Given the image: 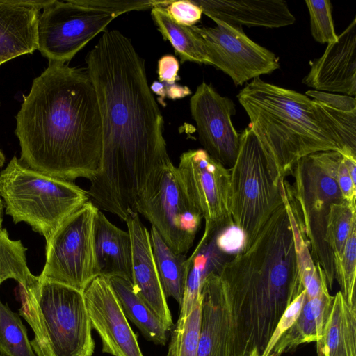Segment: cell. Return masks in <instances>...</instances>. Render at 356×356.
Listing matches in <instances>:
<instances>
[{
  "mask_svg": "<svg viewBox=\"0 0 356 356\" xmlns=\"http://www.w3.org/2000/svg\"><path fill=\"white\" fill-rule=\"evenodd\" d=\"M94 248L98 277L132 281V245L129 233L115 226L99 210L95 221Z\"/></svg>",
  "mask_w": 356,
  "mask_h": 356,
  "instance_id": "obj_20",
  "label": "cell"
},
{
  "mask_svg": "<svg viewBox=\"0 0 356 356\" xmlns=\"http://www.w3.org/2000/svg\"><path fill=\"white\" fill-rule=\"evenodd\" d=\"M334 296L325 288L317 297L306 299L292 326L280 337L269 356H280L300 344L318 341L327 320Z\"/></svg>",
  "mask_w": 356,
  "mask_h": 356,
  "instance_id": "obj_21",
  "label": "cell"
},
{
  "mask_svg": "<svg viewBox=\"0 0 356 356\" xmlns=\"http://www.w3.org/2000/svg\"><path fill=\"white\" fill-rule=\"evenodd\" d=\"M83 296L92 328L100 337L102 352L113 356H143L137 335L107 280L95 278Z\"/></svg>",
  "mask_w": 356,
  "mask_h": 356,
  "instance_id": "obj_15",
  "label": "cell"
},
{
  "mask_svg": "<svg viewBox=\"0 0 356 356\" xmlns=\"http://www.w3.org/2000/svg\"><path fill=\"white\" fill-rule=\"evenodd\" d=\"M302 83L314 90L356 95V17L327 44L325 52L311 63Z\"/></svg>",
  "mask_w": 356,
  "mask_h": 356,
  "instance_id": "obj_16",
  "label": "cell"
},
{
  "mask_svg": "<svg viewBox=\"0 0 356 356\" xmlns=\"http://www.w3.org/2000/svg\"><path fill=\"white\" fill-rule=\"evenodd\" d=\"M355 227L356 202L343 200L332 204L327 218L325 239L332 252L334 263L340 259L346 243Z\"/></svg>",
  "mask_w": 356,
  "mask_h": 356,
  "instance_id": "obj_27",
  "label": "cell"
},
{
  "mask_svg": "<svg viewBox=\"0 0 356 356\" xmlns=\"http://www.w3.org/2000/svg\"><path fill=\"white\" fill-rule=\"evenodd\" d=\"M342 159L337 151L328 150L308 154L295 164L290 186L298 209L307 241L314 264L323 269L327 287L334 279L332 252L325 242L327 218L330 206L343 201L337 182V172Z\"/></svg>",
  "mask_w": 356,
  "mask_h": 356,
  "instance_id": "obj_8",
  "label": "cell"
},
{
  "mask_svg": "<svg viewBox=\"0 0 356 356\" xmlns=\"http://www.w3.org/2000/svg\"><path fill=\"white\" fill-rule=\"evenodd\" d=\"M50 0H0V66L38 50V22Z\"/></svg>",
  "mask_w": 356,
  "mask_h": 356,
  "instance_id": "obj_18",
  "label": "cell"
},
{
  "mask_svg": "<svg viewBox=\"0 0 356 356\" xmlns=\"http://www.w3.org/2000/svg\"><path fill=\"white\" fill-rule=\"evenodd\" d=\"M26 251L21 241L10 239L7 229L0 228V284L14 279L25 287L36 279L27 266Z\"/></svg>",
  "mask_w": 356,
  "mask_h": 356,
  "instance_id": "obj_26",
  "label": "cell"
},
{
  "mask_svg": "<svg viewBox=\"0 0 356 356\" xmlns=\"http://www.w3.org/2000/svg\"><path fill=\"white\" fill-rule=\"evenodd\" d=\"M306 297L303 290L284 309L261 356H269L280 337L292 326L298 318Z\"/></svg>",
  "mask_w": 356,
  "mask_h": 356,
  "instance_id": "obj_34",
  "label": "cell"
},
{
  "mask_svg": "<svg viewBox=\"0 0 356 356\" xmlns=\"http://www.w3.org/2000/svg\"><path fill=\"white\" fill-rule=\"evenodd\" d=\"M190 111L200 143L207 154L225 168L233 167L240 147V134L232 122L236 113L232 99L202 82L191 98Z\"/></svg>",
  "mask_w": 356,
  "mask_h": 356,
  "instance_id": "obj_14",
  "label": "cell"
},
{
  "mask_svg": "<svg viewBox=\"0 0 356 356\" xmlns=\"http://www.w3.org/2000/svg\"><path fill=\"white\" fill-rule=\"evenodd\" d=\"M314 100V99H313ZM343 155L356 157V111H343L314 100Z\"/></svg>",
  "mask_w": 356,
  "mask_h": 356,
  "instance_id": "obj_28",
  "label": "cell"
},
{
  "mask_svg": "<svg viewBox=\"0 0 356 356\" xmlns=\"http://www.w3.org/2000/svg\"><path fill=\"white\" fill-rule=\"evenodd\" d=\"M5 163V156L2 152L0 150V168L3 167Z\"/></svg>",
  "mask_w": 356,
  "mask_h": 356,
  "instance_id": "obj_41",
  "label": "cell"
},
{
  "mask_svg": "<svg viewBox=\"0 0 356 356\" xmlns=\"http://www.w3.org/2000/svg\"><path fill=\"white\" fill-rule=\"evenodd\" d=\"M76 1L81 5L108 10L119 16L132 10H143L157 6L165 8L172 0H76Z\"/></svg>",
  "mask_w": 356,
  "mask_h": 356,
  "instance_id": "obj_33",
  "label": "cell"
},
{
  "mask_svg": "<svg viewBox=\"0 0 356 356\" xmlns=\"http://www.w3.org/2000/svg\"><path fill=\"white\" fill-rule=\"evenodd\" d=\"M179 65L177 59L172 55H165L158 61V76L160 82L169 84L176 83L180 80L178 75Z\"/></svg>",
  "mask_w": 356,
  "mask_h": 356,
  "instance_id": "obj_38",
  "label": "cell"
},
{
  "mask_svg": "<svg viewBox=\"0 0 356 356\" xmlns=\"http://www.w3.org/2000/svg\"><path fill=\"white\" fill-rule=\"evenodd\" d=\"M309 10L310 30L314 39L327 44L337 40L332 15V6L330 0H307Z\"/></svg>",
  "mask_w": 356,
  "mask_h": 356,
  "instance_id": "obj_32",
  "label": "cell"
},
{
  "mask_svg": "<svg viewBox=\"0 0 356 356\" xmlns=\"http://www.w3.org/2000/svg\"><path fill=\"white\" fill-rule=\"evenodd\" d=\"M1 356H35L20 317L0 301Z\"/></svg>",
  "mask_w": 356,
  "mask_h": 356,
  "instance_id": "obj_29",
  "label": "cell"
},
{
  "mask_svg": "<svg viewBox=\"0 0 356 356\" xmlns=\"http://www.w3.org/2000/svg\"><path fill=\"white\" fill-rule=\"evenodd\" d=\"M19 314L34 332L38 356H92L95 342L83 292L40 280L19 289Z\"/></svg>",
  "mask_w": 356,
  "mask_h": 356,
  "instance_id": "obj_5",
  "label": "cell"
},
{
  "mask_svg": "<svg viewBox=\"0 0 356 356\" xmlns=\"http://www.w3.org/2000/svg\"><path fill=\"white\" fill-rule=\"evenodd\" d=\"M245 334H246V332H243V335L244 337H245ZM243 340H244V337H243ZM243 343H242V346H243Z\"/></svg>",
  "mask_w": 356,
  "mask_h": 356,
  "instance_id": "obj_42",
  "label": "cell"
},
{
  "mask_svg": "<svg viewBox=\"0 0 356 356\" xmlns=\"http://www.w3.org/2000/svg\"><path fill=\"white\" fill-rule=\"evenodd\" d=\"M286 195L284 179L273 157L249 127L240 134L239 151L230 169V211L250 247ZM240 251V250H239Z\"/></svg>",
  "mask_w": 356,
  "mask_h": 356,
  "instance_id": "obj_6",
  "label": "cell"
},
{
  "mask_svg": "<svg viewBox=\"0 0 356 356\" xmlns=\"http://www.w3.org/2000/svg\"><path fill=\"white\" fill-rule=\"evenodd\" d=\"M86 63L102 125L100 168L87 192L99 210L124 221L151 175L171 161L164 120L148 86L144 59L120 31H103Z\"/></svg>",
  "mask_w": 356,
  "mask_h": 356,
  "instance_id": "obj_1",
  "label": "cell"
},
{
  "mask_svg": "<svg viewBox=\"0 0 356 356\" xmlns=\"http://www.w3.org/2000/svg\"><path fill=\"white\" fill-rule=\"evenodd\" d=\"M248 127L275 159L283 177L317 152H339L314 102L306 95L255 78L237 95Z\"/></svg>",
  "mask_w": 356,
  "mask_h": 356,
  "instance_id": "obj_4",
  "label": "cell"
},
{
  "mask_svg": "<svg viewBox=\"0 0 356 356\" xmlns=\"http://www.w3.org/2000/svg\"><path fill=\"white\" fill-rule=\"evenodd\" d=\"M135 211L143 215L176 254L191 248L202 216L187 197L172 161L155 170L137 197Z\"/></svg>",
  "mask_w": 356,
  "mask_h": 356,
  "instance_id": "obj_9",
  "label": "cell"
},
{
  "mask_svg": "<svg viewBox=\"0 0 356 356\" xmlns=\"http://www.w3.org/2000/svg\"><path fill=\"white\" fill-rule=\"evenodd\" d=\"M183 189L205 221L211 238L234 226L230 211V170L203 149L184 152L177 167Z\"/></svg>",
  "mask_w": 356,
  "mask_h": 356,
  "instance_id": "obj_12",
  "label": "cell"
},
{
  "mask_svg": "<svg viewBox=\"0 0 356 356\" xmlns=\"http://www.w3.org/2000/svg\"><path fill=\"white\" fill-rule=\"evenodd\" d=\"M305 95L307 97H311L314 100L337 110L343 111H356L355 97L317 90H308Z\"/></svg>",
  "mask_w": 356,
  "mask_h": 356,
  "instance_id": "obj_36",
  "label": "cell"
},
{
  "mask_svg": "<svg viewBox=\"0 0 356 356\" xmlns=\"http://www.w3.org/2000/svg\"><path fill=\"white\" fill-rule=\"evenodd\" d=\"M319 356H356V309L350 307L341 291L334 300L321 339Z\"/></svg>",
  "mask_w": 356,
  "mask_h": 356,
  "instance_id": "obj_22",
  "label": "cell"
},
{
  "mask_svg": "<svg viewBox=\"0 0 356 356\" xmlns=\"http://www.w3.org/2000/svg\"><path fill=\"white\" fill-rule=\"evenodd\" d=\"M15 119L19 159L26 167L70 181L99 172L102 119L87 67L49 61Z\"/></svg>",
  "mask_w": 356,
  "mask_h": 356,
  "instance_id": "obj_2",
  "label": "cell"
},
{
  "mask_svg": "<svg viewBox=\"0 0 356 356\" xmlns=\"http://www.w3.org/2000/svg\"><path fill=\"white\" fill-rule=\"evenodd\" d=\"M334 278L341 286V293L348 305L356 309V227L352 230L340 259L334 263Z\"/></svg>",
  "mask_w": 356,
  "mask_h": 356,
  "instance_id": "obj_31",
  "label": "cell"
},
{
  "mask_svg": "<svg viewBox=\"0 0 356 356\" xmlns=\"http://www.w3.org/2000/svg\"><path fill=\"white\" fill-rule=\"evenodd\" d=\"M117 17L115 13L81 5L76 0H50L38 18V50L49 61L69 63Z\"/></svg>",
  "mask_w": 356,
  "mask_h": 356,
  "instance_id": "obj_11",
  "label": "cell"
},
{
  "mask_svg": "<svg viewBox=\"0 0 356 356\" xmlns=\"http://www.w3.org/2000/svg\"><path fill=\"white\" fill-rule=\"evenodd\" d=\"M215 22L233 26L280 28L295 23L296 17L283 0H191Z\"/></svg>",
  "mask_w": 356,
  "mask_h": 356,
  "instance_id": "obj_19",
  "label": "cell"
},
{
  "mask_svg": "<svg viewBox=\"0 0 356 356\" xmlns=\"http://www.w3.org/2000/svg\"><path fill=\"white\" fill-rule=\"evenodd\" d=\"M99 209L90 201L70 216L46 243V262L40 280L60 283L83 292L98 277L94 234Z\"/></svg>",
  "mask_w": 356,
  "mask_h": 356,
  "instance_id": "obj_10",
  "label": "cell"
},
{
  "mask_svg": "<svg viewBox=\"0 0 356 356\" xmlns=\"http://www.w3.org/2000/svg\"><path fill=\"white\" fill-rule=\"evenodd\" d=\"M201 302L200 299L187 316L179 317L171 333L166 356H197Z\"/></svg>",
  "mask_w": 356,
  "mask_h": 356,
  "instance_id": "obj_30",
  "label": "cell"
},
{
  "mask_svg": "<svg viewBox=\"0 0 356 356\" xmlns=\"http://www.w3.org/2000/svg\"><path fill=\"white\" fill-rule=\"evenodd\" d=\"M216 24L191 27L203 39L211 65L228 75L236 86L280 68L279 58L248 38L241 26Z\"/></svg>",
  "mask_w": 356,
  "mask_h": 356,
  "instance_id": "obj_13",
  "label": "cell"
},
{
  "mask_svg": "<svg viewBox=\"0 0 356 356\" xmlns=\"http://www.w3.org/2000/svg\"><path fill=\"white\" fill-rule=\"evenodd\" d=\"M124 222L132 245L133 288L170 330L172 318L154 261L149 232L136 211H129Z\"/></svg>",
  "mask_w": 356,
  "mask_h": 356,
  "instance_id": "obj_17",
  "label": "cell"
},
{
  "mask_svg": "<svg viewBox=\"0 0 356 356\" xmlns=\"http://www.w3.org/2000/svg\"><path fill=\"white\" fill-rule=\"evenodd\" d=\"M164 9L175 22L186 26H195L202 14V9L191 0L172 1Z\"/></svg>",
  "mask_w": 356,
  "mask_h": 356,
  "instance_id": "obj_35",
  "label": "cell"
},
{
  "mask_svg": "<svg viewBox=\"0 0 356 356\" xmlns=\"http://www.w3.org/2000/svg\"><path fill=\"white\" fill-rule=\"evenodd\" d=\"M113 289L126 317L141 332L147 340L165 345L167 332L163 322L136 293L132 283L120 277L106 278Z\"/></svg>",
  "mask_w": 356,
  "mask_h": 356,
  "instance_id": "obj_23",
  "label": "cell"
},
{
  "mask_svg": "<svg viewBox=\"0 0 356 356\" xmlns=\"http://www.w3.org/2000/svg\"><path fill=\"white\" fill-rule=\"evenodd\" d=\"M152 92L159 95L158 99L159 103L165 106V98L171 99H177L183 98L191 94V91L187 86H183L177 83L169 84L165 82L155 81L149 87Z\"/></svg>",
  "mask_w": 356,
  "mask_h": 356,
  "instance_id": "obj_37",
  "label": "cell"
},
{
  "mask_svg": "<svg viewBox=\"0 0 356 356\" xmlns=\"http://www.w3.org/2000/svg\"><path fill=\"white\" fill-rule=\"evenodd\" d=\"M307 243L298 209L286 193L250 247L216 270L229 309H249L254 328H265V320L275 327L273 309L283 312L304 290L301 258Z\"/></svg>",
  "mask_w": 356,
  "mask_h": 356,
  "instance_id": "obj_3",
  "label": "cell"
},
{
  "mask_svg": "<svg viewBox=\"0 0 356 356\" xmlns=\"http://www.w3.org/2000/svg\"><path fill=\"white\" fill-rule=\"evenodd\" d=\"M6 213L25 222L49 242L59 226L90 200L87 191L70 181L44 175L16 156L0 172Z\"/></svg>",
  "mask_w": 356,
  "mask_h": 356,
  "instance_id": "obj_7",
  "label": "cell"
},
{
  "mask_svg": "<svg viewBox=\"0 0 356 356\" xmlns=\"http://www.w3.org/2000/svg\"><path fill=\"white\" fill-rule=\"evenodd\" d=\"M3 204L2 200L0 197V228H1L2 221H3Z\"/></svg>",
  "mask_w": 356,
  "mask_h": 356,
  "instance_id": "obj_40",
  "label": "cell"
},
{
  "mask_svg": "<svg viewBox=\"0 0 356 356\" xmlns=\"http://www.w3.org/2000/svg\"><path fill=\"white\" fill-rule=\"evenodd\" d=\"M337 182L343 200L350 203L356 202V183L352 179L345 165L343 155L337 172Z\"/></svg>",
  "mask_w": 356,
  "mask_h": 356,
  "instance_id": "obj_39",
  "label": "cell"
},
{
  "mask_svg": "<svg viewBox=\"0 0 356 356\" xmlns=\"http://www.w3.org/2000/svg\"><path fill=\"white\" fill-rule=\"evenodd\" d=\"M149 236L164 294L166 298L171 297L181 305L186 285L187 257L186 254L175 253L153 227Z\"/></svg>",
  "mask_w": 356,
  "mask_h": 356,
  "instance_id": "obj_25",
  "label": "cell"
},
{
  "mask_svg": "<svg viewBox=\"0 0 356 356\" xmlns=\"http://www.w3.org/2000/svg\"><path fill=\"white\" fill-rule=\"evenodd\" d=\"M151 15L164 40L171 43L181 63L189 61L211 65L203 39L191 26L175 22L163 7L152 8Z\"/></svg>",
  "mask_w": 356,
  "mask_h": 356,
  "instance_id": "obj_24",
  "label": "cell"
}]
</instances>
